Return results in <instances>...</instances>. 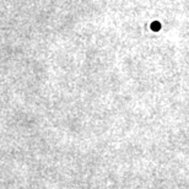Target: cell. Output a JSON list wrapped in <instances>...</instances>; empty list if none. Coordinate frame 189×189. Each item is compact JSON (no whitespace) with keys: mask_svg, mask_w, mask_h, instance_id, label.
Returning a JSON list of instances; mask_svg holds the SVG:
<instances>
[{"mask_svg":"<svg viewBox=\"0 0 189 189\" xmlns=\"http://www.w3.org/2000/svg\"><path fill=\"white\" fill-rule=\"evenodd\" d=\"M160 27H161V25H160V22H157V21L151 25V30H152V31H159Z\"/></svg>","mask_w":189,"mask_h":189,"instance_id":"cell-1","label":"cell"}]
</instances>
